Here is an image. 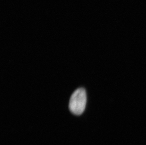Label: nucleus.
Masks as SVG:
<instances>
[{"instance_id": "f257e3e1", "label": "nucleus", "mask_w": 146, "mask_h": 145, "mask_svg": "<svg viewBox=\"0 0 146 145\" xmlns=\"http://www.w3.org/2000/svg\"><path fill=\"white\" fill-rule=\"evenodd\" d=\"M87 103V94L82 88L76 90L71 96L69 102V109L72 114L80 115L82 114Z\"/></svg>"}]
</instances>
